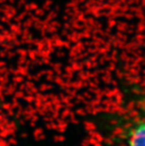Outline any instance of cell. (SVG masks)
I'll list each match as a JSON object with an SVG mask.
<instances>
[{"label": "cell", "mask_w": 145, "mask_h": 146, "mask_svg": "<svg viewBox=\"0 0 145 146\" xmlns=\"http://www.w3.org/2000/svg\"><path fill=\"white\" fill-rule=\"evenodd\" d=\"M106 133V146H145V105L118 116Z\"/></svg>", "instance_id": "cell-1"}]
</instances>
